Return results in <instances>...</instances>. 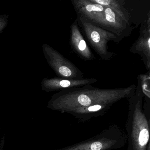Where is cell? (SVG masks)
I'll return each instance as SVG.
<instances>
[{
	"label": "cell",
	"mask_w": 150,
	"mask_h": 150,
	"mask_svg": "<svg viewBox=\"0 0 150 150\" xmlns=\"http://www.w3.org/2000/svg\"><path fill=\"white\" fill-rule=\"evenodd\" d=\"M137 86L101 88L91 85L59 91L52 96L47 108L73 116L79 123L87 122L107 114L111 107L134 95Z\"/></svg>",
	"instance_id": "obj_1"
},
{
	"label": "cell",
	"mask_w": 150,
	"mask_h": 150,
	"mask_svg": "<svg viewBox=\"0 0 150 150\" xmlns=\"http://www.w3.org/2000/svg\"><path fill=\"white\" fill-rule=\"evenodd\" d=\"M71 2L77 15L83 16L92 24L113 33L121 41L129 36L134 28L108 7L94 3L91 0H71Z\"/></svg>",
	"instance_id": "obj_2"
},
{
	"label": "cell",
	"mask_w": 150,
	"mask_h": 150,
	"mask_svg": "<svg viewBox=\"0 0 150 150\" xmlns=\"http://www.w3.org/2000/svg\"><path fill=\"white\" fill-rule=\"evenodd\" d=\"M144 94L138 85L134 95L129 99L126 123L127 150H150V120L143 110Z\"/></svg>",
	"instance_id": "obj_3"
},
{
	"label": "cell",
	"mask_w": 150,
	"mask_h": 150,
	"mask_svg": "<svg viewBox=\"0 0 150 150\" xmlns=\"http://www.w3.org/2000/svg\"><path fill=\"white\" fill-rule=\"evenodd\" d=\"M127 142V134L114 125L90 138L55 150H113L122 148Z\"/></svg>",
	"instance_id": "obj_4"
},
{
	"label": "cell",
	"mask_w": 150,
	"mask_h": 150,
	"mask_svg": "<svg viewBox=\"0 0 150 150\" xmlns=\"http://www.w3.org/2000/svg\"><path fill=\"white\" fill-rule=\"evenodd\" d=\"M77 15L79 27L92 49L101 59L110 60L114 54L110 51L108 44L110 41L118 43L121 42L120 39L113 33L92 24L81 16Z\"/></svg>",
	"instance_id": "obj_5"
},
{
	"label": "cell",
	"mask_w": 150,
	"mask_h": 150,
	"mask_svg": "<svg viewBox=\"0 0 150 150\" xmlns=\"http://www.w3.org/2000/svg\"><path fill=\"white\" fill-rule=\"evenodd\" d=\"M42 50L48 64L58 77L68 79L85 78L83 73L73 63L49 45H42Z\"/></svg>",
	"instance_id": "obj_6"
},
{
	"label": "cell",
	"mask_w": 150,
	"mask_h": 150,
	"mask_svg": "<svg viewBox=\"0 0 150 150\" xmlns=\"http://www.w3.org/2000/svg\"><path fill=\"white\" fill-rule=\"evenodd\" d=\"M130 52L139 55L146 68H150V13L145 20L142 22L139 35L130 48Z\"/></svg>",
	"instance_id": "obj_7"
},
{
	"label": "cell",
	"mask_w": 150,
	"mask_h": 150,
	"mask_svg": "<svg viewBox=\"0 0 150 150\" xmlns=\"http://www.w3.org/2000/svg\"><path fill=\"white\" fill-rule=\"evenodd\" d=\"M97 81V80L94 78L68 79L58 77L45 78L43 79L41 82V87L45 92L50 93L91 85Z\"/></svg>",
	"instance_id": "obj_8"
},
{
	"label": "cell",
	"mask_w": 150,
	"mask_h": 150,
	"mask_svg": "<svg viewBox=\"0 0 150 150\" xmlns=\"http://www.w3.org/2000/svg\"><path fill=\"white\" fill-rule=\"evenodd\" d=\"M69 44L73 51L82 60L87 61L94 59V55L87 44L77 18L70 27Z\"/></svg>",
	"instance_id": "obj_9"
},
{
	"label": "cell",
	"mask_w": 150,
	"mask_h": 150,
	"mask_svg": "<svg viewBox=\"0 0 150 150\" xmlns=\"http://www.w3.org/2000/svg\"><path fill=\"white\" fill-rule=\"evenodd\" d=\"M138 85L139 86L144 96L150 98V76L146 74H140L138 76Z\"/></svg>",
	"instance_id": "obj_10"
},
{
	"label": "cell",
	"mask_w": 150,
	"mask_h": 150,
	"mask_svg": "<svg viewBox=\"0 0 150 150\" xmlns=\"http://www.w3.org/2000/svg\"><path fill=\"white\" fill-rule=\"evenodd\" d=\"M9 16L7 15H0V34L5 29L8 23Z\"/></svg>",
	"instance_id": "obj_11"
},
{
	"label": "cell",
	"mask_w": 150,
	"mask_h": 150,
	"mask_svg": "<svg viewBox=\"0 0 150 150\" xmlns=\"http://www.w3.org/2000/svg\"><path fill=\"white\" fill-rule=\"evenodd\" d=\"M5 144V137L3 136L1 140V130H0V150H3Z\"/></svg>",
	"instance_id": "obj_12"
}]
</instances>
